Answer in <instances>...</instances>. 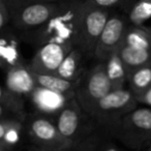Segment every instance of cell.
I'll return each mask as SVG.
<instances>
[{
	"label": "cell",
	"instance_id": "4",
	"mask_svg": "<svg viewBox=\"0 0 151 151\" xmlns=\"http://www.w3.org/2000/svg\"><path fill=\"white\" fill-rule=\"evenodd\" d=\"M112 137L130 149H147L151 143V108H136L125 114Z\"/></svg>",
	"mask_w": 151,
	"mask_h": 151
},
{
	"label": "cell",
	"instance_id": "23",
	"mask_svg": "<svg viewBox=\"0 0 151 151\" xmlns=\"http://www.w3.org/2000/svg\"><path fill=\"white\" fill-rule=\"evenodd\" d=\"M9 22V14L4 0H0V32L5 29L7 23Z\"/></svg>",
	"mask_w": 151,
	"mask_h": 151
},
{
	"label": "cell",
	"instance_id": "29",
	"mask_svg": "<svg viewBox=\"0 0 151 151\" xmlns=\"http://www.w3.org/2000/svg\"><path fill=\"white\" fill-rule=\"evenodd\" d=\"M0 67H5V65H4V63L2 62V61L0 60Z\"/></svg>",
	"mask_w": 151,
	"mask_h": 151
},
{
	"label": "cell",
	"instance_id": "3",
	"mask_svg": "<svg viewBox=\"0 0 151 151\" xmlns=\"http://www.w3.org/2000/svg\"><path fill=\"white\" fill-rule=\"evenodd\" d=\"M56 125L60 134L71 142L73 149H77L99 127L94 118L80 107L75 97L69 99L57 114Z\"/></svg>",
	"mask_w": 151,
	"mask_h": 151
},
{
	"label": "cell",
	"instance_id": "21",
	"mask_svg": "<svg viewBox=\"0 0 151 151\" xmlns=\"http://www.w3.org/2000/svg\"><path fill=\"white\" fill-rule=\"evenodd\" d=\"M151 18V0H139L129 13V20L134 25H142Z\"/></svg>",
	"mask_w": 151,
	"mask_h": 151
},
{
	"label": "cell",
	"instance_id": "27",
	"mask_svg": "<svg viewBox=\"0 0 151 151\" xmlns=\"http://www.w3.org/2000/svg\"><path fill=\"white\" fill-rule=\"evenodd\" d=\"M90 2H92L93 4L97 5V6L101 7H106V9H109V7L116 5L117 3H119L121 0H89Z\"/></svg>",
	"mask_w": 151,
	"mask_h": 151
},
{
	"label": "cell",
	"instance_id": "7",
	"mask_svg": "<svg viewBox=\"0 0 151 151\" xmlns=\"http://www.w3.org/2000/svg\"><path fill=\"white\" fill-rule=\"evenodd\" d=\"M27 134L32 144L40 150H70L73 144L60 134L56 123L48 115L31 116L27 122Z\"/></svg>",
	"mask_w": 151,
	"mask_h": 151
},
{
	"label": "cell",
	"instance_id": "13",
	"mask_svg": "<svg viewBox=\"0 0 151 151\" xmlns=\"http://www.w3.org/2000/svg\"><path fill=\"white\" fill-rule=\"evenodd\" d=\"M89 58L79 46H76L65 56L61 64L54 73L66 80L79 82L85 73V59Z\"/></svg>",
	"mask_w": 151,
	"mask_h": 151
},
{
	"label": "cell",
	"instance_id": "9",
	"mask_svg": "<svg viewBox=\"0 0 151 151\" xmlns=\"http://www.w3.org/2000/svg\"><path fill=\"white\" fill-rule=\"evenodd\" d=\"M127 30L126 22L120 16L109 17L96 42L93 56L99 61H106L112 53L118 51L123 44Z\"/></svg>",
	"mask_w": 151,
	"mask_h": 151
},
{
	"label": "cell",
	"instance_id": "1",
	"mask_svg": "<svg viewBox=\"0 0 151 151\" xmlns=\"http://www.w3.org/2000/svg\"><path fill=\"white\" fill-rule=\"evenodd\" d=\"M85 0H63L57 4L52 17L42 26L31 30L34 42L40 46L57 42L79 46Z\"/></svg>",
	"mask_w": 151,
	"mask_h": 151
},
{
	"label": "cell",
	"instance_id": "25",
	"mask_svg": "<svg viewBox=\"0 0 151 151\" xmlns=\"http://www.w3.org/2000/svg\"><path fill=\"white\" fill-rule=\"evenodd\" d=\"M0 119L1 120H21V121H23L22 118H20L19 116L14 114L13 112H11L9 110H7L6 108L3 107L1 104H0Z\"/></svg>",
	"mask_w": 151,
	"mask_h": 151
},
{
	"label": "cell",
	"instance_id": "17",
	"mask_svg": "<svg viewBox=\"0 0 151 151\" xmlns=\"http://www.w3.org/2000/svg\"><path fill=\"white\" fill-rule=\"evenodd\" d=\"M105 63L108 77L111 81L113 90L124 88V85L127 82V73L117 51L112 53L105 61Z\"/></svg>",
	"mask_w": 151,
	"mask_h": 151
},
{
	"label": "cell",
	"instance_id": "8",
	"mask_svg": "<svg viewBox=\"0 0 151 151\" xmlns=\"http://www.w3.org/2000/svg\"><path fill=\"white\" fill-rule=\"evenodd\" d=\"M110 17L108 9L93 4L85 0L84 12L82 17L79 47L90 58L94 54L96 42Z\"/></svg>",
	"mask_w": 151,
	"mask_h": 151
},
{
	"label": "cell",
	"instance_id": "19",
	"mask_svg": "<svg viewBox=\"0 0 151 151\" xmlns=\"http://www.w3.org/2000/svg\"><path fill=\"white\" fill-rule=\"evenodd\" d=\"M123 44L139 49H151V30L141 25L127 27Z\"/></svg>",
	"mask_w": 151,
	"mask_h": 151
},
{
	"label": "cell",
	"instance_id": "18",
	"mask_svg": "<svg viewBox=\"0 0 151 151\" xmlns=\"http://www.w3.org/2000/svg\"><path fill=\"white\" fill-rule=\"evenodd\" d=\"M129 88L134 95H139L151 86V63L134 69L127 76Z\"/></svg>",
	"mask_w": 151,
	"mask_h": 151
},
{
	"label": "cell",
	"instance_id": "5",
	"mask_svg": "<svg viewBox=\"0 0 151 151\" xmlns=\"http://www.w3.org/2000/svg\"><path fill=\"white\" fill-rule=\"evenodd\" d=\"M9 22L20 30H31L45 24L54 14L58 2L40 0H4Z\"/></svg>",
	"mask_w": 151,
	"mask_h": 151
},
{
	"label": "cell",
	"instance_id": "30",
	"mask_svg": "<svg viewBox=\"0 0 151 151\" xmlns=\"http://www.w3.org/2000/svg\"><path fill=\"white\" fill-rule=\"evenodd\" d=\"M147 150L151 151V143H150V145H149V146H148V148H147Z\"/></svg>",
	"mask_w": 151,
	"mask_h": 151
},
{
	"label": "cell",
	"instance_id": "6",
	"mask_svg": "<svg viewBox=\"0 0 151 151\" xmlns=\"http://www.w3.org/2000/svg\"><path fill=\"white\" fill-rule=\"evenodd\" d=\"M113 90L105 61L85 70L75 90V99L84 111L90 114L99 99Z\"/></svg>",
	"mask_w": 151,
	"mask_h": 151
},
{
	"label": "cell",
	"instance_id": "22",
	"mask_svg": "<svg viewBox=\"0 0 151 151\" xmlns=\"http://www.w3.org/2000/svg\"><path fill=\"white\" fill-rule=\"evenodd\" d=\"M22 128H23V121H17L9 128L6 134L0 140V151L15 148L16 145L19 143Z\"/></svg>",
	"mask_w": 151,
	"mask_h": 151
},
{
	"label": "cell",
	"instance_id": "12",
	"mask_svg": "<svg viewBox=\"0 0 151 151\" xmlns=\"http://www.w3.org/2000/svg\"><path fill=\"white\" fill-rule=\"evenodd\" d=\"M29 97L40 113L49 116L54 114L57 115L69 99L75 96H68L45 87L36 86Z\"/></svg>",
	"mask_w": 151,
	"mask_h": 151
},
{
	"label": "cell",
	"instance_id": "16",
	"mask_svg": "<svg viewBox=\"0 0 151 151\" xmlns=\"http://www.w3.org/2000/svg\"><path fill=\"white\" fill-rule=\"evenodd\" d=\"M0 60L4 63L5 67H9L17 63H21L19 53V44L16 37L9 32H0Z\"/></svg>",
	"mask_w": 151,
	"mask_h": 151
},
{
	"label": "cell",
	"instance_id": "11",
	"mask_svg": "<svg viewBox=\"0 0 151 151\" xmlns=\"http://www.w3.org/2000/svg\"><path fill=\"white\" fill-rule=\"evenodd\" d=\"M34 73L23 62L7 67L5 77V87L18 96L29 97L36 88Z\"/></svg>",
	"mask_w": 151,
	"mask_h": 151
},
{
	"label": "cell",
	"instance_id": "14",
	"mask_svg": "<svg viewBox=\"0 0 151 151\" xmlns=\"http://www.w3.org/2000/svg\"><path fill=\"white\" fill-rule=\"evenodd\" d=\"M117 53L123 62L127 76L134 69L151 63V49H139L122 44Z\"/></svg>",
	"mask_w": 151,
	"mask_h": 151
},
{
	"label": "cell",
	"instance_id": "28",
	"mask_svg": "<svg viewBox=\"0 0 151 151\" xmlns=\"http://www.w3.org/2000/svg\"><path fill=\"white\" fill-rule=\"evenodd\" d=\"M40 1H46V2H60V1H63V0H40Z\"/></svg>",
	"mask_w": 151,
	"mask_h": 151
},
{
	"label": "cell",
	"instance_id": "15",
	"mask_svg": "<svg viewBox=\"0 0 151 151\" xmlns=\"http://www.w3.org/2000/svg\"><path fill=\"white\" fill-rule=\"evenodd\" d=\"M34 77H35L37 86L45 87V88L68 95V96H75V90L78 85V82H73V81L61 78L56 73H34Z\"/></svg>",
	"mask_w": 151,
	"mask_h": 151
},
{
	"label": "cell",
	"instance_id": "20",
	"mask_svg": "<svg viewBox=\"0 0 151 151\" xmlns=\"http://www.w3.org/2000/svg\"><path fill=\"white\" fill-rule=\"evenodd\" d=\"M0 104L24 120L25 108H24L23 97L14 94L6 87H2L1 85H0Z\"/></svg>",
	"mask_w": 151,
	"mask_h": 151
},
{
	"label": "cell",
	"instance_id": "10",
	"mask_svg": "<svg viewBox=\"0 0 151 151\" xmlns=\"http://www.w3.org/2000/svg\"><path fill=\"white\" fill-rule=\"evenodd\" d=\"M76 47V46H75ZM73 46L57 42L42 45L28 66L38 73H54Z\"/></svg>",
	"mask_w": 151,
	"mask_h": 151
},
{
	"label": "cell",
	"instance_id": "24",
	"mask_svg": "<svg viewBox=\"0 0 151 151\" xmlns=\"http://www.w3.org/2000/svg\"><path fill=\"white\" fill-rule=\"evenodd\" d=\"M137 101L140 104H144L147 107L151 108V86L149 88H147L144 92H142L141 94L136 95Z\"/></svg>",
	"mask_w": 151,
	"mask_h": 151
},
{
	"label": "cell",
	"instance_id": "2",
	"mask_svg": "<svg viewBox=\"0 0 151 151\" xmlns=\"http://www.w3.org/2000/svg\"><path fill=\"white\" fill-rule=\"evenodd\" d=\"M137 105L136 95L130 89H114L97 101L90 115L103 129L112 136L122 117L136 109Z\"/></svg>",
	"mask_w": 151,
	"mask_h": 151
},
{
	"label": "cell",
	"instance_id": "26",
	"mask_svg": "<svg viewBox=\"0 0 151 151\" xmlns=\"http://www.w3.org/2000/svg\"><path fill=\"white\" fill-rule=\"evenodd\" d=\"M17 121L21 120H1L0 119V140L6 134L9 129L16 123Z\"/></svg>",
	"mask_w": 151,
	"mask_h": 151
}]
</instances>
